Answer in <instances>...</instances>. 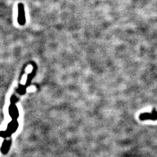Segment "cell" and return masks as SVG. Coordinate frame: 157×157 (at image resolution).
Wrapping results in <instances>:
<instances>
[{"mask_svg": "<svg viewBox=\"0 0 157 157\" xmlns=\"http://www.w3.org/2000/svg\"><path fill=\"white\" fill-rule=\"evenodd\" d=\"M139 118L141 121H145V120L157 121V111L155 109H153L151 113H141L139 117Z\"/></svg>", "mask_w": 157, "mask_h": 157, "instance_id": "6da1fadb", "label": "cell"}, {"mask_svg": "<svg viewBox=\"0 0 157 157\" xmlns=\"http://www.w3.org/2000/svg\"><path fill=\"white\" fill-rule=\"evenodd\" d=\"M18 21L21 25H23L25 23V15L23 10V6L22 4H19V16Z\"/></svg>", "mask_w": 157, "mask_h": 157, "instance_id": "7a4b0ae2", "label": "cell"}, {"mask_svg": "<svg viewBox=\"0 0 157 157\" xmlns=\"http://www.w3.org/2000/svg\"><path fill=\"white\" fill-rule=\"evenodd\" d=\"M17 127H18V123L17 122V121L13 120L8 124L7 132H9L10 133H13L17 130Z\"/></svg>", "mask_w": 157, "mask_h": 157, "instance_id": "3957f363", "label": "cell"}, {"mask_svg": "<svg viewBox=\"0 0 157 157\" xmlns=\"http://www.w3.org/2000/svg\"><path fill=\"white\" fill-rule=\"evenodd\" d=\"M10 114L13 119H17L19 117V112L17 107L14 105L11 106L10 108Z\"/></svg>", "mask_w": 157, "mask_h": 157, "instance_id": "277c9868", "label": "cell"}, {"mask_svg": "<svg viewBox=\"0 0 157 157\" xmlns=\"http://www.w3.org/2000/svg\"><path fill=\"white\" fill-rule=\"evenodd\" d=\"M10 146V141H6L3 143L2 148H1V150L4 153H6V152L8 151V150H9Z\"/></svg>", "mask_w": 157, "mask_h": 157, "instance_id": "5b68a950", "label": "cell"}]
</instances>
